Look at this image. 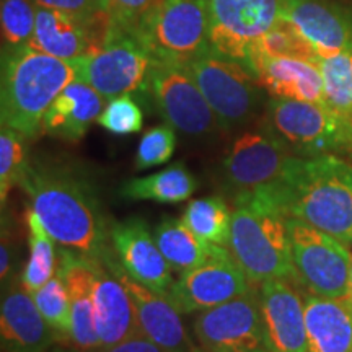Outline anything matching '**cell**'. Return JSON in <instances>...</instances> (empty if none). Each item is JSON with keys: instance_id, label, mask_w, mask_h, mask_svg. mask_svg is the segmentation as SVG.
<instances>
[{"instance_id": "obj_15", "label": "cell", "mask_w": 352, "mask_h": 352, "mask_svg": "<svg viewBox=\"0 0 352 352\" xmlns=\"http://www.w3.org/2000/svg\"><path fill=\"white\" fill-rule=\"evenodd\" d=\"M103 263L126 285L134 302L139 328L144 336H147L165 352H204L202 347H197L189 338L186 327L183 324L182 314L168 297L131 279L118 261L114 250L103 258Z\"/></svg>"}, {"instance_id": "obj_1", "label": "cell", "mask_w": 352, "mask_h": 352, "mask_svg": "<svg viewBox=\"0 0 352 352\" xmlns=\"http://www.w3.org/2000/svg\"><path fill=\"white\" fill-rule=\"evenodd\" d=\"M19 186L56 243L91 261L111 252V227L85 173L60 162H36Z\"/></svg>"}, {"instance_id": "obj_2", "label": "cell", "mask_w": 352, "mask_h": 352, "mask_svg": "<svg viewBox=\"0 0 352 352\" xmlns=\"http://www.w3.org/2000/svg\"><path fill=\"white\" fill-rule=\"evenodd\" d=\"M287 217L300 219L352 245V165L336 155L297 157L267 186Z\"/></svg>"}, {"instance_id": "obj_17", "label": "cell", "mask_w": 352, "mask_h": 352, "mask_svg": "<svg viewBox=\"0 0 352 352\" xmlns=\"http://www.w3.org/2000/svg\"><path fill=\"white\" fill-rule=\"evenodd\" d=\"M284 20L321 59L352 51V12L334 0H285Z\"/></svg>"}, {"instance_id": "obj_12", "label": "cell", "mask_w": 352, "mask_h": 352, "mask_svg": "<svg viewBox=\"0 0 352 352\" xmlns=\"http://www.w3.org/2000/svg\"><path fill=\"white\" fill-rule=\"evenodd\" d=\"M192 331L204 352H271L254 289L197 314Z\"/></svg>"}, {"instance_id": "obj_29", "label": "cell", "mask_w": 352, "mask_h": 352, "mask_svg": "<svg viewBox=\"0 0 352 352\" xmlns=\"http://www.w3.org/2000/svg\"><path fill=\"white\" fill-rule=\"evenodd\" d=\"M182 220L199 239L228 248L232 210L220 196H206L191 201L184 209Z\"/></svg>"}, {"instance_id": "obj_33", "label": "cell", "mask_w": 352, "mask_h": 352, "mask_svg": "<svg viewBox=\"0 0 352 352\" xmlns=\"http://www.w3.org/2000/svg\"><path fill=\"white\" fill-rule=\"evenodd\" d=\"M38 6L33 0H2L0 23H2L3 46H26L30 44L36 26Z\"/></svg>"}, {"instance_id": "obj_18", "label": "cell", "mask_w": 352, "mask_h": 352, "mask_svg": "<svg viewBox=\"0 0 352 352\" xmlns=\"http://www.w3.org/2000/svg\"><path fill=\"white\" fill-rule=\"evenodd\" d=\"M109 26L111 21H87L69 13L38 7L36 26L28 46L72 63L100 50Z\"/></svg>"}, {"instance_id": "obj_5", "label": "cell", "mask_w": 352, "mask_h": 352, "mask_svg": "<svg viewBox=\"0 0 352 352\" xmlns=\"http://www.w3.org/2000/svg\"><path fill=\"white\" fill-rule=\"evenodd\" d=\"M263 126L297 157L352 152V126L327 104L271 98Z\"/></svg>"}, {"instance_id": "obj_21", "label": "cell", "mask_w": 352, "mask_h": 352, "mask_svg": "<svg viewBox=\"0 0 352 352\" xmlns=\"http://www.w3.org/2000/svg\"><path fill=\"white\" fill-rule=\"evenodd\" d=\"M91 261V259H90ZM94 264V314L101 349L140 333L134 302L121 279L103 261Z\"/></svg>"}, {"instance_id": "obj_11", "label": "cell", "mask_w": 352, "mask_h": 352, "mask_svg": "<svg viewBox=\"0 0 352 352\" xmlns=\"http://www.w3.org/2000/svg\"><path fill=\"white\" fill-rule=\"evenodd\" d=\"M166 124L189 138H208L222 131L217 118L184 65L155 60L145 90Z\"/></svg>"}, {"instance_id": "obj_38", "label": "cell", "mask_w": 352, "mask_h": 352, "mask_svg": "<svg viewBox=\"0 0 352 352\" xmlns=\"http://www.w3.org/2000/svg\"><path fill=\"white\" fill-rule=\"evenodd\" d=\"M38 7L59 10L87 21H111L104 0H33Z\"/></svg>"}, {"instance_id": "obj_27", "label": "cell", "mask_w": 352, "mask_h": 352, "mask_svg": "<svg viewBox=\"0 0 352 352\" xmlns=\"http://www.w3.org/2000/svg\"><path fill=\"white\" fill-rule=\"evenodd\" d=\"M197 189V179L184 164H173L147 176H138L122 183L121 196L131 201H153L178 204L188 201Z\"/></svg>"}, {"instance_id": "obj_20", "label": "cell", "mask_w": 352, "mask_h": 352, "mask_svg": "<svg viewBox=\"0 0 352 352\" xmlns=\"http://www.w3.org/2000/svg\"><path fill=\"white\" fill-rule=\"evenodd\" d=\"M258 296L271 352H310L305 307L287 280H264L259 284Z\"/></svg>"}, {"instance_id": "obj_4", "label": "cell", "mask_w": 352, "mask_h": 352, "mask_svg": "<svg viewBox=\"0 0 352 352\" xmlns=\"http://www.w3.org/2000/svg\"><path fill=\"white\" fill-rule=\"evenodd\" d=\"M228 250L253 284L296 277L287 215L270 188L235 196Z\"/></svg>"}, {"instance_id": "obj_14", "label": "cell", "mask_w": 352, "mask_h": 352, "mask_svg": "<svg viewBox=\"0 0 352 352\" xmlns=\"http://www.w3.org/2000/svg\"><path fill=\"white\" fill-rule=\"evenodd\" d=\"M294 153L267 127L245 132L230 145L222 173L236 195L274 186L287 170Z\"/></svg>"}, {"instance_id": "obj_24", "label": "cell", "mask_w": 352, "mask_h": 352, "mask_svg": "<svg viewBox=\"0 0 352 352\" xmlns=\"http://www.w3.org/2000/svg\"><path fill=\"white\" fill-rule=\"evenodd\" d=\"M107 103L94 87L76 78L60 91L44 114L43 132L67 142H78L90 126L98 121Z\"/></svg>"}, {"instance_id": "obj_35", "label": "cell", "mask_w": 352, "mask_h": 352, "mask_svg": "<svg viewBox=\"0 0 352 352\" xmlns=\"http://www.w3.org/2000/svg\"><path fill=\"white\" fill-rule=\"evenodd\" d=\"M175 147V129L170 124H166V122L145 131L139 140L138 152H135L134 168L142 171L152 168V166L166 164L173 157Z\"/></svg>"}, {"instance_id": "obj_7", "label": "cell", "mask_w": 352, "mask_h": 352, "mask_svg": "<svg viewBox=\"0 0 352 352\" xmlns=\"http://www.w3.org/2000/svg\"><path fill=\"white\" fill-rule=\"evenodd\" d=\"M217 118L222 131L248 124L264 103V88L236 60L208 51L184 65Z\"/></svg>"}, {"instance_id": "obj_26", "label": "cell", "mask_w": 352, "mask_h": 352, "mask_svg": "<svg viewBox=\"0 0 352 352\" xmlns=\"http://www.w3.org/2000/svg\"><path fill=\"white\" fill-rule=\"evenodd\" d=\"M155 241L171 270L186 272L228 252L227 246L214 245L199 239L182 219L164 217L153 232Z\"/></svg>"}, {"instance_id": "obj_8", "label": "cell", "mask_w": 352, "mask_h": 352, "mask_svg": "<svg viewBox=\"0 0 352 352\" xmlns=\"http://www.w3.org/2000/svg\"><path fill=\"white\" fill-rule=\"evenodd\" d=\"M153 63L155 59L134 34L111 25L100 50L72 60V65L77 80L94 87L109 101L144 91Z\"/></svg>"}, {"instance_id": "obj_10", "label": "cell", "mask_w": 352, "mask_h": 352, "mask_svg": "<svg viewBox=\"0 0 352 352\" xmlns=\"http://www.w3.org/2000/svg\"><path fill=\"white\" fill-rule=\"evenodd\" d=\"M284 8L285 0H208L210 47L248 69L258 43L284 19Z\"/></svg>"}, {"instance_id": "obj_30", "label": "cell", "mask_w": 352, "mask_h": 352, "mask_svg": "<svg viewBox=\"0 0 352 352\" xmlns=\"http://www.w3.org/2000/svg\"><path fill=\"white\" fill-rule=\"evenodd\" d=\"M318 67L323 76L324 104L352 126V51L323 57Z\"/></svg>"}, {"instance_id": "obj_13", "label": "cell", "mask_w": 352, "mask_h": 352, "mask_svg": "<svg viewBox=\"0 0 352 352\" xmlns=\"http://www.w3.org/2000/svg\"><path fill=\"white\" fill-rule=\"evenodd\" d=\"M252 284L228 250L195 270L182 272L166 297L182 315L201 314L246 296L253 289Z\"/></svg>"}, {"instance_id": "obj_32", "label": "cell", "mask_w": 352, "mask_h": 352, "mask_svg": "<svg viewBox=\"0 0 352 352\" xmlns=\"http://www.w3.org/2000/svg\"><path fill=\"white\" fill-rule=\"evenodd\" d=\"M254 56L292 57V59L308 60L314 64H318L321 59L315 47L284 19L270 33L264 34L261 41L258 43Z\"/></svg>"}, {"instance_id": "obj_31", "label": "cell", "mask_w": 352, "mask_h": 352, "mask_svg": "<svg viewBox=\"0 0 352 352\" xmlns=\"http://www.w3.org/2000/svg\"><path fill=\"white\" fill-rule=\"evenodd\" d=\"M26 139L20 132L2 126L0 132V201L6 204L8 192L21 183L30 166L26 155Z\"/></svg>"}, {"instance_id": "obj_6", "label": "cell", "mask_w": 352, "mask_h": 352, "mask_svg": "<svg viewBox=\"0 0 352 352\" xmlns=\"http://www.w3.org/2000/svg\"><path fill=\"white\" fill-rule=\"evenodd\" d=\"M135 38L155 60L189 64L212 50L208 0H160Z\"/></svg>"}, {"instance_id": "obj_41", "label": "cell", "mask_w": 352, "mask_h": 352, "mask_svg": "<svg viewBox=\"0 0 352 352\" xmlns=\"http://www.w3.org/2000/svg\"><path fill=\"white\" fill-rule=\"evenodd\" d=\"M46 352H82L80 349H77L76 346L74 347H64V346H56V347H51L50 351Z\"/></svg>"}, {"instance_id": "obj_40", "label": "cell", "mask_w": 352, "mask_h": 352, "mask_svg": "<svg viewBox=\"0 0 352 352\" xmlns=\"http://www.w3.org/2000/svg\"><path fill=\"white\" fill-rule=\"evenodd\" d=\"M0 252H2L0 253V256H2L0 259V277H2V280H6L12 271V252L6 233L2 235V250Z\"/></svg>"}, {"instance_id": "obj_23", "label": "cell", "mask_w": 352, "mask_h": 352, "mask_svg": "<svg viewBox=\"0 0 352 352\" xmlns=\"http://www.w3.org/2000/svg\"><path fill=\"white\" fill-rule=\"evenodd\" d=\"M248 69L272 98L324 104L323 76L318 64L292 57L254 56Z\"/></svg>"}, {"instance_id": "obj_19", "label": "cell", "mask_w": 352, "mask_h": 352, "mask_svg": "<svg viewBox=\"0 0 352 352\" xmlns=\"http://www.w3.org/2000/svg\"><path fill=\"white\" fill-rule=\"evenodd\" d=\"M0 338L6 352H46L59 333L44 320L21 279L10 277L0 308Z\"/></svg>"}, {"instance_id": "obj_37", "label": "cell", "mask_w": 352, "mask_h": 352, "mask_svg": "<svg viewBox=\"0 0 352 352\" xmlns=\"http://www.w3.org/2000/svg\"><path fill=\"white\" fill-rule=\"evenodd\" d=\"M158 2L160 0H104V6L111 25L135 36Z\"/></svg>"}, {"instance_id": "obj_39", "label": "cell", "mask_w": 352, "mask_h": 352, "mask_svg": "<svg viewBox=\"0 0 352 352\" xmlns=\"http://www.w3.org/2000/svg\"><path fill=\"white\" fill-rule=\"evenodd\" d=\"M96 352H165L160 349L155 342L148 340L147 336H144L142 333L135 334V336L129 338V340L118 342L111 347H104V349H100Z\"/></svg>"}, {"instance_id": "obj_9", "label": "cell", "mask_w": 352, "mask_h": 352, "mask_svg": "<svg viewBox=\"0 0 352 352\" xmlns=\"http://www.w3.org/2000/svg\"><path fill=\"white\" fill-rule=\"evenodd\" d=\"M287 233L296 277L315 296L351 297L352 256L346 245L296 217H287Z\"/></svg>"}, {"instance_id": "obj_28", "label": "cell", "mask_w": 352, "mask_h": 352, "mask_svg": "<svg viewBox=\"0 0 352 352\" xmlns=\"http://www.w3.org/2000/svg\"><path fill=\"white\" fill-rule=\"evenodd\" d=\"M26 227H28V246L30 256L26 261L20 279L30 294L43 287L52 276L56 274L57 261L54 239L43 226L38 214L30 208L26 212Z\"/></svg>"}, {"instance_id": "obj_22", "label": "cell", "mask_w": 352, "mask_h": 352, "mask_svg": "<svg viewBox=\"0 0 352 352\" xmlns=\"http://www.w3.org/2000/svg\"><path fill=\"white\" fill-rule=\"evenodd\" d=\"M59 267L70 303L69 340L82 352H96L101 342L95 328L94 314V264L90 259L63 248Z\"/></svg>"}, {"instance_id": "obj_25", "label": "cell", "mask_w": 352, "mask_h": 352, "mask_svg": "<svg viewBox=\"0 0 352 352\" xmlns=\"http://www.w3.org/2000/svg\"><path fill=\"white\" fill-rule=\"evenodd\" d=\"M310 352H352V297L303 300Z\"/></svg>"}, {"instance_id": "obj_42", "label": "cell", "mask_w": 352, "mask_h": 352, "mask_svg": "<svg viewBox=\"0 0 352 352\" xmlns=\"http://www.w3.org/2000/svg\"><path fill=\"white\" fill-rule=\"evenodd\" d=\"M351 297H352V263H351Z\"/></svg>"}, {"instance_id": "obj_34", "label": "cell", "mask_w": 352, "mask_h": 352, "mask_svg": "<svg viewBox=\"0 0 352 352\" xmlns=\"http://www.w3.org/2000/svg\"><path fill=\"white\" fill-rule=\"evenodd\" d=\"M33 300L41 311L44 320L56 329L63 338H69L70 329V303L69 294L65 287L59 267L56 274L47 280L43 287L34 290L32 294Z\"/></svg>"}, {"instance_id": "obj_36", "label": "cell", "mask_w": 352, "mask_h": 352, "mask_svg": "<svg viewBox=\"0 0 352 352\" xmlns=\"http://www.w3.org/2000/svg\"><path fill=\"white\" fill-rule=\"evenodd\" d=\"M96 122L114 135H129L142 129L144 113L131 95H121L108 101Z\"/></svg>"}, {"instance_id": "obj_3", "label": "cell", "mask_w": 352, "mask_h": 352, "mask_svg": "<svg viewBox=\"0 0 352 352\" xmlns=\"http://www.w3.org/2000/svg\"><path fill=\"white\" fill-rule=\"evenodd\" d=\"M77 78L69 60L32 46H3L0 118L2 126L34 139L43 132L44 114L60 91Z\"/></svg>"}, {"instance_id": "obj_16", "label": "cell", "mask_w": 352, "mask_h": 352, "mask_svg": "<svg viewBox=\"0 0 352 352\" xmlns=\"http://www.w3.org/2000/svg\"><path fill=\"white\" fill-rule=\"evenodd\" d=\"M111 246L122 270L135 283L166 296L171 285V266L166 261L155 236L142 219L132 217L111 227Z\"/></svg>"}]
</instances>
